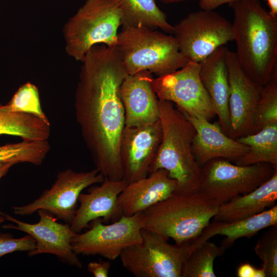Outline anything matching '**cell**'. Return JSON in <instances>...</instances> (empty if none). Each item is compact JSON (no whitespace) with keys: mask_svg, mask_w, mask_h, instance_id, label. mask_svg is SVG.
Returning a JSON list of instances; mask_svg holds the SVG:
<instances>
[{"mask_svg":"<svg viewBox=\"0 0 277 277\" xmlns=\"http://www.w3.org/2000/svg\"><path fill=\"white\" fill-rule=\"evenodd\" d=\"M75 93V117L95 168L124 180L119 148L125 126L120 88L128 75L116 46H93L86 54Z\"/></svg>","mask_w":277,"mask_h":277,"instance_id":"cell-1","label":"cell"},{"mask_svg":"<svg viewBox=\"0 0 277 277\" xmlns=\"http://www.w3.org/2000/svg\"><path fill=\"white\" fill-rule=\"evenodd\" d=\"M229 4L233 12L238 61L247 76L263 86L277 70V17L260 0H236Z\"/></svg>","mask_w":277,"mask_h":277,"instance_id":"cell-2","label":"cell"},{"mask_svg":"<svg viewBox=\"0 0 277 277\" xmlns=\"http://www.w3.org/2000/svg\"><path fill=\"white\" fill-rule=\"evenodd\" d=\"M162 136L150 173L166 170L179 192L198 190L201 167L192 152L195 130L185 115L170 101L159 99Z\"/></svg>","mask_w":277,"mask_h":277,"instance_id":"cell-3","label":"cell"},{"mask_svg":"<svg viewBox=\"0 0 277 277\" xmlns=\"http://www.w3.org/2000/svg\"><path fill=\"white\" fill-rule=\"evenodd\" d=\"M219 205L197 191H175L141 212L142 228L182 245L197 237L218 212Z\"/></svg>","mask_w":277,"mask_h":277,"instance_id":"cell-4","label":"cell"},{"mask_svg":"<svg viewBox=\"0 0 277 277\" xmlns=\"http://www.w3.org/2000/svg\"><path fill=\"white\" fill-rule=\"evenodd\" d=\"M116 47L128 75L148 71L160 77L189 62L180 51L174 36L146 26L123 27Z\"/></svg>","mask_w":277,"mask_h":277,"instance_id":"cell-5","label":"cell"},{"mask_svg":"<svg viewBox=\"0 0 277 277\" xmlns=\"http://www.w3.org/2000/svg\"><path fill=\"white\" fill-rule=\"evenodd\" d=\"M121 19L117 0H86L64 26L67 53L82 62L94 45L116 46Z\"/></svg>","mask_w":277,"mask_h":277,"instance_id":"cell-6","label":"cell"},{"mask_svg":"<svg viewBox=\"0 0 277 277\" xmlns=\"http://www.w3.org/2000/svg\"><path fill=\"white\" fill-rule=\"evenodd\" d=\"M277 168L268 163L239 165L221 158L201 167L198 191L216 205L249 193L268 180Z\"/></svg>","mask_w":277,"mask_h":277,"instance_id":"cell-7","label":"cell"},{"mask_svg":"<svg viewBox=\"0 0 277 277\" xmlns=\"http://www.w3.org/2000/svg\"><path fill=\"white\" fill-rule=\"evenodd\" d=\"M141 242L123 250V267L135 277H181L183 265L189 253L188 242L171 245L168 239L142 228Z\"/></svg>","mask_w":277,"mask_h":277,"instance_id":"cell-8","label":"cell"},{"mask_svg":"<svg viewBox=\"0 0 277 277\" xmlns=\"http://www.w3.org/2000/svg\"><path fill=\"white\" fill-rule=\"evenodd\" d=\"M173 33L180 51L189 61L198 63L233 41L232 23L213 10L190 13L174 26Z\"/></svg>","mask_w":277,"mask_h":277,"instance_id":"cell-9","label":"cell"},{"mask_svg":"<svg viewBox=\"0 0 277 277\" xmlns=\"http://www.w3.org/2000/svg\"><path fill=\"white\" fill-rule=\"evenodd\" d=\"M105 180L96 168L77 172L68 168L58 172L51 187L31 203L12 207L15 214L28 215L38 210L47 211L57 220L70 224L77 208L80 194L85 188Z\"/></svg>","mask_w":277,"mask_h":277,"instance_id":"cell-10","label":"cell"},{"mask_svg":"<svg viewBox=\"0 0 277 277\" xmlns=\"http://www.w3.org/2000/svg\"><path fill=\"white\" fill-rule=\"evenodd\" d=\"M89 229L76 233L71 244L77 255H98L113 261L124 249L142 240L141 212L132 216H122L110 224H104L101 219L89 223Z\"/></svg>","mask_w":277,"mask_h":277,"instance_id":"cell-11","label":"cell"},{"mask_svg":"<svg viewBox=\"0 0 277 277\" xmlns=\"http://www.w3.org/2000/svg\"><path fill=\"white\" fill-rule=\"evenodd\" d=\"M200 64L189 61L182 68L154 78L152 87L158 99L172 102L184 113L210 121L216 113L200 77Z\"/></svg>","mask_w":277,"mask_h":277,"instance_id":"cell-12","label":"cell"},{"mask_svg":"<svg viewBox=\"0 0 277 277\" xmlns=\"http://www.w3.org/2000/svg\"><path fill=\"white\" fill-rule=\"evenodd\" d=\"M37 212L39 221L36 223L30 224L0 210V214L5 221L14 223L5 224L2 227L22 231L34 239L35 247L28 252L29 256L51 254L64 263L82 268V263L78 255L73 251L71 246V240L76 233L72 230L70 225L57 222V219L46 210L40 209Z\"/></svg>","mask_w":277,"mask_h":277,"instance_id":"cell-13","label":"cell"},{"mask_svg":"<svg viewBox=\"0 0 277 277\" xmlns=\"http://www.w3.org/2000/svg\"><path fill=\"white\" fill-rule=\"evenodd\" d=\"M226 61L229 86L230 132L234 140L253 133L256 104L262 86L245 73L235 53L227 49Z\"/></svg>","mask_w":277,"mask_h":277,"instance_id":"cell-14","label":"cell"},{"mask_svg":"<svg viewBox=\"0 0 277 277\" xmlns=\"http://www.w3.org/2000/svg\"><path fill=\"white\" fill-rule=\"evenodd\" d=\"M162 136L159 120L140 126H124L120 142L124 180L131 183L147 176Z\"/></svg>","mask_w":277,"mask_h":277,"instance_id":"cell-15","label":"cell"},{"mask_svg":"<svg viewBox=\"0 0 277 277\" xmlns=\"http://www.w3.org/2000/svg\"><path fill=\"white\" fill-rule=\"evenodd\" d=\"M154 77L148 71L128 75L120 88L125 126H140L159 120V99L152 87Z\"/></svg>","mask_w":277,"mask_h":277,"instance_id":"cell-16","label":"cell"},{"mask_svg":"<svg viewBox=\"0 0 277 277\" xmlns=\"http://www.w3.org/2000/svg\"><path fill=\"white\" fill-rule=\"evenodd\" d=\"M127 184L124 180L105 179L101 185L90 187L86 193L82 192L78 199L80 205L70 224L72 230L78 233L97 219H101L106 223L119 220L122 215L117 197Z\"/></svg>","mask_w":277,"mask_h":277,"instance_id":"cell-17","label":"cell"},{"mask_svg":"<svg viewBox=\"0 0 277 277\" xmlns=\"http://www.w3.org/2000/svg\"><path fill=\"white\" fill-rule=\"evenodd\" d=\"M182 112L195 130L191 149L200 167L209 161L218 158L234 163L249 151L248 146L225 134L219 122L212 123L203 117L190 116Z\"/></svg>","mask_w":277,"mask_h":277,"instance_id":"cell-18","label":"cell"},{"mask_svg":"<svg viewBox=\"0 0 277 277\" xmlns=\"http://www.w3.org/2000/svg\"><path fill=\"white\" fill-rule=\"evenodd\" d=\"M177 182L165 169L151 172L147 176L128 183L117 197L122 216H130L167 199L176 189Z\"/></svg>","mask_w":277,"mask_h":277,"instance_id":"cell-19","label":"cell"},{"mask_svg":"<svg viewBox=\"0 0 277 277\" xmlns=\"http://www.w3.org/2000/svg\"><path fill=\"white\" fill-rule=\"evenodd\" d=\"M228 48H217L200 63V77L207 92L223 132L229 136L230 121L228 107L229 86L226 53Z\"/></svg>","mask_w":277,"mask_h":277,"instance_id":"cell-20","label":"cell"},{"mask_svg":"<svg viewBox=\"0 0 277 277\" xmlns=\"http://www.w3.org/2000/svg\"><path fill=\"white\" fill-rule=\"evenodd\" d=\"M277 224V205L249 217L226 223L213 221L195 238L189 242L192 250L216 235L226 236L221 245L226 249L241 238H251L264 228Z\"/></svg>","mask_w":277,"mask_h":277,"instance_id":"cell-21","label":"cell"},{"mask_svg":"<svg viewBox=\"0 0 277 277\" xmlns=\"http://www.w3.org/2000/svg\"><path fill=\"white\" fill-rule=\"evenodd\" d=\"M277 199V170L251 192L236 196L219 206L213 221L231 223L258 214Z\"/></svg>","mask_w":277,"mask_h":277,"instance_id":"cell-22","label":"cell"},{"mask_svg":"<svg viewBox=\"0 0 277 277\" xmlns=\"http://www.w3.org/2000/svg\"><path fill=\"white\" fill-rule=\"evenodd\" d=\"M50 134V124L35 115L24 113L6 111L0 104V135H9L23 140H48Z\"/></svg>","mask_w":277,"mask_h":277,"instance_id":"cell-23","label":"cell"},{"mask_svg":"<svg viewBox=\"0 0 277 277\" xmlns=\"http://www.w3.org/2000/svg\"><path fill=\"white\" fill-rule=\"evenodd\" d=\"M117 1L122 13L123 27L143 26L173 33L174 26L167 22L165 13L158 7L154 0Z\"/></svg>","mask_w":277,"mask_h":277,"instance_id":"cell-24","label":"cell"},{"mask_svg":"<svg viewBox=\"0 0 277 277\" xmlns=\"http://www.w3.org/2000/svg\"><path fill=\"white\" fill-rule=\"evenodd\" d=\"M237 140L249 147V151L234 162L239 165L268 163L277 168V124L268 126L259 131Z\"/></svg>","mask_w":277,"mask_h":277,"instance_id":"cell-25","label":"cell"},{"mask_svg":"<svg viewBox=\"0 0 277 277\" xmlns=\"http://www.w3.org/2000/svg\"><path fill=\"white\" fill-rule=\"evenodd\" d=\"M226 249L207 241L190 251L183 265L181 277H215L213 263Z\"/></svg>","mask_w":277,"mask_h":277,"instance_id":"cell-26","label":"cell"},{"mask_svg":"<svg viewBox=\"0 0 277 277\" xmlns=\"http://www.w3.org/2000/svg\"><path fill=\"white\" fill-rule=\"evenodd\" d=\"M50 149L48 140H23L21 142L1 145L0 164L26 163L38 166L43 163Z\"/></svg>","mask_w":277,"mask_h":277,"instance_id":"cell-27","label":"cell"},{"mask_svg":"<svg viewBox=\"0 0 277 277\" xmlns=\"http://www.w3.org/2000/svg\"><path fill=\"white\" fill-rule=\"evenodd\" d=\"M274 124H277V70L261 88L255 109L253 133Z\"/></svg>","mask_w":277,"mask_h":277,"instance_id":"cell-28","label":"cell"},{"mask_svg":"<svg viewBox=\"0 0 277 277\" xmlns=\"http://www.w3.org/2000/svg\"><path fill=\"white\" fill-rule=\"evenodd\" d=\"M4 108L8 112L29 114L48 120L41 108L38 88L30 82L21 86Z\"/></svg>","mask_w":277,"mask_h":277,"instance_id":"cell-29","label":"cell"},{"mask_svg":"<svg viewBox=\"0 0 277 277\" xmlns=\"http://www.w3.org/2000/svg\"><path fill=\"white\" fill-rule=\"evenodd\" d=\"M258 240L254 251L262 261L266 277L277 276V224L269 227Z\"/></svg>","mask_w":277,"mask_h":277,"instance_id":"cell-30","label":"cell"},{"mask_svg":"<svg viewBox=\"0 0 277 277\" xmlns=\"http://www.w3.org/2000/svg\"><path fill=\"white\" fill-rule=\"evenodd\" d=\"M35 241L27 234L19 238H15L10 233H0V258L16 251H30L34 249Z\"/></svg>","mask_w":277,"mask_h":277,"instance_id":"cell-31","label":"cell"},{"mask_svg":"<svg viewBox=\"0 0 277 277\" xmlns=\"http://www.w3.org/2000/svg\"><path fill=\"white\" fill-rule=\"evenodd\" d=\"M111 263L109 261L100 260L98 262H91L87 266L88 271L95 277H107L108 276Z\"/></svg>","mask_w":277,"mask_h":277,"instance_id":"cell-32","label":"cell"},{"mask_svg":"<svg viewBox=\"0 0 277 277\" xmlns=\"http://www.w3.org/2000/svg\"><path fill=\"white\" fill-rule=\"evenodd\" d=\"M236 0H200L199 6L201 9L213 10L220 6L230 3Z\"/></svg>","mask_w":277,"mask_h":277,"instance_id":"cell-33","label":"cell"},{"mask_svg":"<svg viewBox=\"0 0 277 277\" xmlns=\"http://www.w3.org/2000/svg\"><path fill=\"white\" fill-rule=\"evenodd\" d=\"M255 268L249 263L241 264L237 270L238 277H254Z\"/></svg>","mask_w":277,"mask_h":277,"instance_id":"cell-34","label":"cell"},{"mask_svg":"<svg viewBox=\"0 0 277 277\" xmlns=\"http://www.w3.org/2000/svg\"><path fill=\"white\" fill-rule=\"evenodd\" d=\"M15 165L12 163H5L0 164V180L4 177L8 172L12 166ZM5 220L0 214V225L3 223Z\"/></svg>","mask_w":277,"mask_h":277,"instance_id":"cell-35","label":"cell"},{"mask_svg":"<svg viewBox=\"0 0 277 277\" xmlns=\"http://www.w3.org/2000/svg\"><path fill=\"white\" fill-rule=\"evenodd\" d=\"M269 7L271 15L277 17V0H266Z\"/></svg>","mask_w":277,"mask_h":277,"instance_id":"cell-36","label":"cell"},{"mask_svg":"<svg viewBox=\"0 0 277 277\" xmlns=\"http://www.w3.org/2000/svg\"><path fill=\"white\" fill-rule=\"evenodd\" d=\"M254 277H266L265 272L262 268H255Z\"/></svg>","mask_w":277,"mask_h":277,"instance_id":"cell-37","label":"cell"},{"mask_svg":"<svg viewBox=\"0 0 277 277\" xmlns=\"http://www.w3.org/2000/svg\"><path fill=\"white\" fill-rule=\"evenodd\" d=\"M160 1L164 4H170V3H177V2H183V1H191V0H160Z\"/></svg>","mask_w":277,"mask_h":277,"instance_id":"cell-38","label":"cell"}]
</instances>
